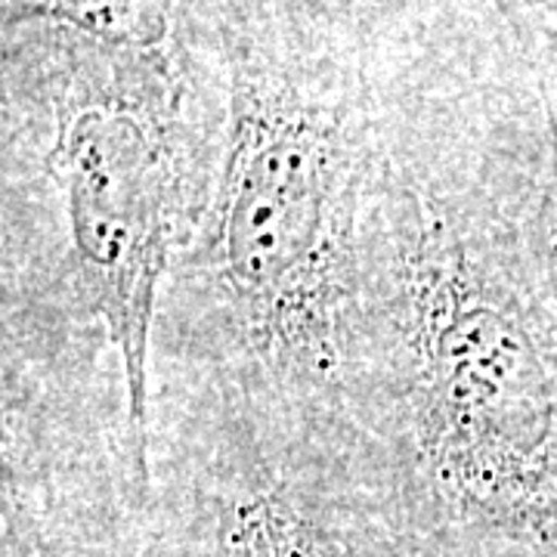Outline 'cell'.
<instances>
[{
	"mask_svg": "<svg viewBox=\"0 0 557 557\" xmlns=\"http://www.w3.org/2000/svg\"><path fill=\"white\" fill-rule=\"evenodd\" d=\"M347 399L440 557H508L555 533L557 369L486 146L387 124Z\"/></svg>",
	"mask_w": 557,
	"mask_h": 557,
	"instance_id": "1",
	"label": "cell"
},
{
	"mask_svg": "<svg viewBox=\"0 0 557 557\" xmlns=\"http://www.w3.org/2000/svg\"><path fill=\"white\" fill-rule=\"evenodd\" d=\"M171 22L174 0H3V32L57 25L127 50H164Z\"/></svg>",
	"mask_w": 557,
	"mask_h": 557,
	"instance_id": "5",
	"label": "cell"
},
{
	"mask_svg": "<svg viewBox=\"0 0 557 557\" xmlns=\"http://www.w3.org/2000/svg\"><path fill=\"white\" fill-rule=\"evenodd\" d=\"M530 242H533L542 282L557 304V189L539 205V218L536 226L530 230Z\"/></svg>",
	"mask_w": 557,
	"mask_h": 557,
	"instance_id": "7",
	"label": "cell"
},
{
	"mask_svg": "<svg viewBox=\"0 0 557 557\" xmlns=\"http://www.w3.org/2000/svg\"><path fill=\"white\" fill-rule=\"evenodd\" d=\"M47 62L7 72L3 375L72 372L78 344L115 357L127 490L146 486L161 300L199 205L205 159L180 115L164 50H127L35 25Z\"/></svg>",
	"mask_w": 557,
	"mask_h": 557,
	"instance_id": "3",
	"label": "cell"
},
{
	"mask_svg": "<svg viewBox=\"0 0 557 557\" xmlns=\"http://www.w3.org/2000/svg\"><path fill=\"white\" fill-rule=\"evenodd\" d=\"M0 557H50L35 515L16 493L7 490L0 508Z\"/></svg>",
	"mask_w": 557,
	"mask_h": 557,
	"instance_id": "6",
	"label": "cell"
},
{
	"mask_svg": "<svg viewBox=\"0 0 557 557\" xmlns=\"http://www.w3.org/2000/svg\"><path fill=\"white\" fill-rule=\"evenodd\" d=\"M146 458L35 515L50 557H440L350 409L156 357Z\"/></svg>",
	"mask_w": 557,
	"mask_h": 557,
	"instance_id": "4",
	"label": "cell"
},
{
	"mask_svg": "<svg viewBox=\"0 0 557 557\" xmlns=\"http://www.w3.org/2000/svg\"><path fill=\"white\" fill-rule=\"evenodd\" d=\"M226 109L156 357L350 409L362 218L384 106L304 16H226Z\"/></svg>",
	"mask_w": 557,
	"mask_h": 557,
	"instance_id": "2",
	"label": "cell"
}]
</instances>
